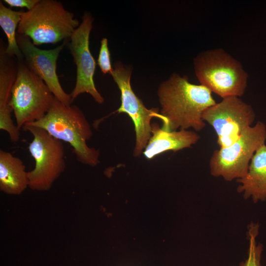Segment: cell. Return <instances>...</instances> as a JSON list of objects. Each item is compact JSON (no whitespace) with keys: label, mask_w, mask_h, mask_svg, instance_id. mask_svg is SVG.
I'll return each instance as SVG.
<instances>
[{"label":"cell","mask_w":266,"mask_h":266,"mask_svg":"<svg viewBox=\"0 0 266 266\" xmlns=\"http://www.w3.org/2000/svg\"><path fill=\"white\" fill-rule=\"evenodd\" d=\"M211 92L201 85L191 83L186 76L172 74L160 86L158 95L161 114L166 123L162 128L168 131L193 128L199 132L205 127L203 112L216 102Z\"/></svg>","instance_id":"cell-1"},{"label":"cell","mask_w":266,"mask_h":266,"mask_svg":"<svg viewBox=\"0 0 266 266\" xmlns=\"http://www.w3.org/2000/svg\"><path fill=\"white\" fill-rule=\"evenodd\" d=\"M26 124L42 128L56 138L68 143L79 162L90 166L99 164V150L89 147L86 142L93 135L91 127L77 106L66 105L55 98L42 118Z\"/></svg>","instance_id":"cell-2"},{"label":"cell","mask_w":266,"mask_h":266,"mask_svg":"<svg viewBox=\"0 0 266 266\" xmlns=\"http://www.w3.org/2000/svg\"><path fill=\"white\" fill-rule=\"evenodd\" d=\"M79 25L60 1L39 0L32 9L22 12L17 33L29 37L36 46L55 44L69 39Z\"/></svg>","instance_id":"cell-3"},{"label":"cell","mask_w":266,"mask_h":266,"mask_svg":"<svg viewBox=\"0 0 266 266\" xmlns=\"http://www.w3.org/2000/svg\"><path fill=\"white\" fill-rule=\"evenodd\" d=\"M195 74L200 84L222 99L241 97L245 93L248 73L241 63L224 49L199 53L194 60Z\"/></svg>","instance_id":"cell-4"},{"label":"cell","mask_w":266,"mask_h":266,"mask_svg":"<svg viewBox=\"0 0 266 266\" xmlns=\"http://www.w3.org/2000/svg\"><path fill=\"white\" fill-rule=\"evenodd\" d=\"M55 98L43 80L29 69L23 60L17 61V75L11 90L10 105L19 130L25 124L42 118Z\"/></svg>","instance_id":"cell-5"},{"label":"cell","mask_w":266,"mask_h":266,"mask_svg":"<svg viewBox=\"0 0 266 266\" xmlns=\"http://www.w3.org/2000/svg\"><path fill=\"white\" fill-rule=\"evenodd\" d=\"M23 128L33 136L28 148L35 166L28 172L29 187L34 191L49 190L66 168L63 143L42 128L28 124Z\"/></svg>","instance_id":"cell-6"},{"label":"cell","mask_w":266,"mask_h":266,"mask_svg":"<svg viewBox=\"0 0 266 266\" xmlns=\"http://www.w3.org/2000/svg\"><path fill=\"white\" fill-rule=\"evenodd\" d=\"M266 141V126L258 121L233 144L213 152L209 160L210 174L227 181L244 177L254 154Z\"/></svg>","instance_id":"cell-7"},{"label":"cell","mask_w":266,"mask_h":266,"mask_svg":"<svg viewBox=\"0 0 266 266\" xmlns=\"http://www.w3.org/2000/svg\"><path fill=\"white\" fill-rule=\"evenodd\" d=\"M256 114L251 105L235 96L223 98L221 101L207 108L202 118L214 130L220 148L235 142L253 126Z\"/></svg>","instance_id":"cell-8"},{"label":"cell","mask_w":266,"mask_h":266,"mask_svg":"<svg viewBox=\"0 0 266 266\" xmlns=\"http://www.w3.org/2000/svg\"><path fill=\"white\" fill-rule=\"evenodd\" d=\"M132 69L120 62L114 65L111 75L121 92V104L116 112L127 113L134 125L136 143L134 156H139L146 147L151 137V119L158 118L166 123L165 118L159 113L158 108H147L132 89L130 79Z\"/></svg>","instance_id":"cell-9"},{"label":"cell","mask_w":266,"mask_h":266,"mask_svg":"<svg viewBox=\"0 0 266 266\" xmlns=\"http://www.w3.org/2000/svg\"><path fill=\"white\" fill-rule=\"evenodd\" d=\"M93 18L89 12H85L81 24L70 38L67 47L76 66L75 87L70 93L72 102L80 94H90L99 104L104 99L95 87L94 76L96 62L89 47V37L93 28Z\"/></svg>","instance_id":"cell-10"},{"label":"cell","mask_w":266,"mask_h":266,"mask_svg":"<svg viewBox=\"0 0 266 266\" xmlns=\"http://www.w3.org/2000/svg\"><path fill=\"white\" fill-rule=\"evenodd\" d=\"M69 39L63 41L60 45L53 49L44 50L37 48L29 37L16 34L17 42L26 66L43 80L58 100L66 105H71V98L63 89L56 69L60 53Z\"/></svg>","instance_id":"cell-11"},{"label":"cell","mask_w":266,"mask_h":266,"mask_svg":"<svg viewBox=\"0 0 266 266\" xmlns=\"http://www.w3.org/2000/svg\"><path fill=\"white\" fill-rule=\"evenodd\" d=\"M5 45L0 39V129L8 133L11 141L19 140L20 132L11 118L10 105L11 90L16 79L17 61L5 52Z\"/></svg>","instance_id":"cell-12"},{"label":"cell","mask_w":266,"mask_h":266,"mask_svg":"<svg viewBox=\"0 0 266 266\" xmlns=\"http://www.w3.org/2000/svg\"><path fill=\"white\" fill-rule=\"evenodd\" d=\"M150 137L143 154L147 159L168 150L174 152L191 147L200 139V135L191 131H168L156 123L151 124Z\"/></svg>","instance_id":"cell-13"},{"label":"cell","mask_w":266,"mask_h":266,"mask_svg":"<svg viewBox=\"0 0 266 266\" xmlns=\"http://www.w3.org/2000/svg\"><path fill=\"white\" fill-rule=\"evenodd\" d=\"M237 182L239 183L237 191L245 199H251L254 203L266 200V143L254 154L246 175Z\"/></svg>","instance_id":"cell-14"},{"label":"cell","mask_w":266,"mask_h":266,"mask_svg":"<svg viewBox=\"0 0 266 266\" xmlns=\"http://www.w3.org/2000/svg\"><path fill=\"white\" fill-rule=\"evenodd\" d=\"M28 172L22 160L0 150V190L12 195L22 194L29 187Z\"/></svg>","instance_id":"cell-15"},{"label":"cell","mask_w":266,"mask_h":266,"mask_svg":"<svg viewBox=\"0 0 266 266\" xmlns=\"http://www.w3.org/2000/svg\"><path fill=\"white\" fill-rule=\"evenodd\" d=\"M23 11H14L6 7L0 1V26L7 38L8 44L5 52L10 56H14L17 61L23 60V56L16 40V29L21 21Z\"/></svg>","instance_id":"cell-16"},{"label":"cell","mask_w":266,"mask_h":266,"mask_svg":"<svg viewBox=\"0 0 266 266\" xmlns=\"http://www.w3.org/2000/svg\"><path fill=\"white\" fill-rule=\"evenodd\" d=\"M260 226L258 223L251 222L247 228V237L249 241L248 257L239 264V266H262L261 258L263 251V245L256 240L259 234Z\"/></svg>","instance_id":"cell-17"},{"label":"cell","mask_w":266,"mask_h":266,"mask_svg":"<svg viewBox=\"0 0 266 266\" xmlns=\"http://www.w3.org/2000/svg\"><path fill=\"white\" fill-rule=\"evenodd\" d=\"M97 61L98 65L103 74H111L113 68L111 66L110 54L108 46V40L106 38H103L101 40Z\"/></svg>","instance_id":"cell-18"},{"label":"cell","mask_w":266,"mask_h":266,"mask_svg":"<svg viewBox=\"0 0 266 266\" xmlns=\"http://www.w3.org/2000/svg\"><path fill=\"white\" fill-rule=\"evenodd\" d=\"M39 0H4L5 3L11 7L26 8L28 10L32 9Z\"/></svg>","instance_id":"cell-19"}]
</instances>
